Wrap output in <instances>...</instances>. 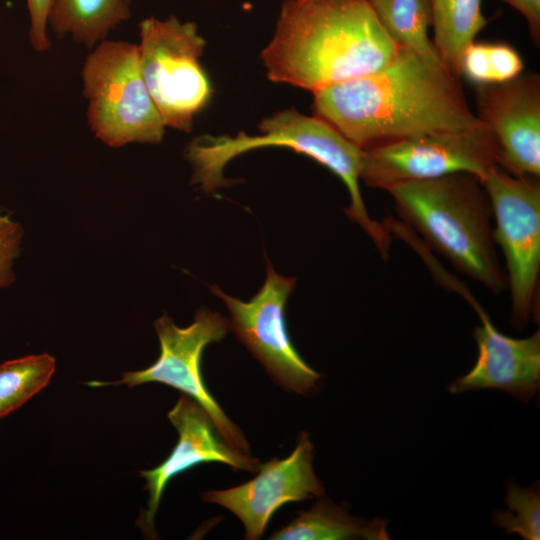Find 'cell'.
<instances>
[{
  "label": "cell",
  "mask_w": 540,
  "mask_h": 540,
  "mask_svg": "<svg viewBox=\"0 0 540 540\" xmlns=\"http://www.w3.org/2000/svg\"><path fill=\"white\" fill-rule=\"evenodd\" d=\"M313 112L365 150L426 134L487 126L441 61L398 48L383 67L313 93Z\"/></svg>",
  "instance_id": "cell-1"
},
{
  "label": "cell",
  "mask_w": 540,
  "mask_h": 540,
  "mask_svg": "<svg viewBox=\"0 0 540 540\" xmlns=\"http://www.w3.org/2000/svg\"><path fill=\"white\" fill-rule=\"evenodd\" d=\"M398 48L369 0H286L261 59L271 81L314 93L377 71Z\"/></svg>",
  "instance_id": "cell-2"
},
{
  "label": "cell",
  "mask_w": 540,
  "mask_h": 540,
  "mask_svg": "<svg viewBox=\"0 0 540 540\" xmlns=\"http://www.w3.org/2000/svg\"><path fill=\"white\" fill-rule=\"evenodd\" d=\"M386 191L406 225L457 270L494 294L508 289L496 254L490 201L477 176L455 173Z\"/></svg>",
  "instance_id": "cell-3"
},
{
  "label": "cell",
  "mask_w": 540,
  "mask_h": 540,
  "mask_svg": "<svg viewBox=\"0 0 540 540\" xmlns=\"http://www.w3.org/2000/svg\"><path fill=\"white\" fill-rule=\"evenodd\" d=\"M259 134L244 132L236 136L201 135L185 149L193 169V183L211 192L227 184L223 171L228 162L251 150L283 146L302 153L337 175L348 190L350 203L344 209L375 245L386 241L384 224L372 219L364 204L359 181L364 150L353 144L334 127L317 116H306L287 109L264 118Z\"/></svg>",
  "instance_id": "cell-4"
},
{
  "label": "cell",
  "mask_w": 540,
  "mask_h": 540,
  "mask_svg": "<svg viewBox=\"0 0 540 540\" xmlns=\"http://www.w3.org/2000/svg\"><path fill=\"white\" fill-rule=\"evenodd\" d=\"M81 78L87 122L98 140L114 148L163 140L166 125L142 77L137 44L100 42L86 56Z\"/></svg>",
  "instance_id": "cell-5"
},
{
  "label": "cell",
  "mask_w": 540,
  "mask_h": 540,
  "mask_svg": "<svg viewBox=\"0 0 540 540\" xmlns=\"http://www.w3.org/2000/svg\"><path fill=\"white\" fill-rule=\"evenodd\" d=\"M139 36L141 74L166 127L191 132L212 95L200 63L206 42L197 25L174 15L149 17L139 23Z\"/></svg>",
  "instance_id": "cell-6"
},
{
  "label": "cell",
  "mask_w": 540,
  "mask_h": 540,
  "mask_svg": "<svg viewBox=\"0 0 540 540\" xmlns=\"http://www.w3.org/2000/svg\"><path fill=\"white\" fill-rule=\"evenodd\" d=\"M495 221L493 239L506 261L511 323L521 330L540 313L539 178L515 176L500 166L480 179Z\"/></svg>",
  "instance_id": "cell-7"
},
{
  "label": "cell",
  "mask_w": 540,
  "mask_h": 540,
  "mask_svg": "<svg viewBox=\"0 0 540 540\" xmlns=\"http://www.w3.org/2000/svg\"><path fill=\"white\" fill-rule=\"evenodd\" d=\"M497 140L488 126L426 134L365 149L360 179L373 188L427 180L455 173L479 179L499 166Z\"/></svg>",
  "instance_id": "cell-8"
},
{
  "label": "cell",
  "mask_w": 540,
  "mask_h": 540,
  "mask_svg": "<svg viewBox=\"0 0 540 540\" xmlns=\"http://www.w3.org/2000/svg\"><path fill=\"white\" fill-rule=\"evenodd\" d=\"M154 326L160 342V355L152 365L126 372L117 381H91L86 384L92 387L122 384L133 387L157 382L171 386L193 399L207 412L228 445L243 454H249V444L244 433L227 417L210 394L201 373L205 347L225 337L229 330L228 320L218 312L200 308L193 322L186 327L177 326L166 314L158 318Z\"/></svg>",
  "instance_id": "cell-9"
},
{
  "label": "cell",
  "mask_w": 540,
  "mask_h": 540,
  "mask_svg": "<svg viewBox=\"0 0 540 540\" xmlns=\"http://www.w3.org/2000/svg\"><path fill=\"white\" fill-rule=\"evenodd\" d=\"M266 279L249 300L230 296L217 286L211 292L226 304L229 329L288 392L306 395L315 390L321 374L311 368L293 345L285 319V305L296 279L277 273L266 263Z\"/></svg>",
  "instance_id": "cell-10"
},
{
  "label": "cell",
  "mask_w": 540,
  "mask_h": 540,
  "mask_svg": "<svg viewBox=\"0 0 540 540\" xmlns=\"http://www.w3.org/2000/svg\"><path fill=\"white\" fill-rule=\"evenodd\" d=\"M313 455L309 434L301 432L289 456L261 463L257 475L250 481L228 489L207 491L202 498L236 515L244 525L245 539L257 540L281 506L324 496V486L313 469Z\"/></svg>",
  "instance_id": "cell-11"
},
{
  "label": "cell",
  "mask_w": 540,
  "mask_h": 540,
  "mask_svg": "<svg viewBox=\"0 0 540 540\" xmlns=\"http://www.w3.org/2000/svg\"><path fill=\"white\" fill-rule=\"evenodd\" d=\"M480 120L495 136L499 166L521 177L540 176V78L520 74L498 84L477 86Z\"/></svg>",
  "instance_id": "cell-12"
},
{
  "label": "cell",
  "mask_w": 540,
  "mask_h": 540,
  "mask_svg": "<svg viewBox=\"0 0 540 540\" xmlns=\"http://www.w3.org/2000/svg\"><path fill=\"white\" fill-rule=\"evenodd\" d=\"M177 429L178 441L168 457L157 467L140 472L145 479L149 499L138 525L150 537L155 536L154 518L168 483L177 475L205 463H222L234 470L256 473L258 458L233 449L220 436L207 412L193 399L182 394L167 414Z\"/></svg>",
  "instance_id": "cell-13"
},
{
  "label": "cell",
  "mask_w": 540,
  "mask_h": 540,
  "mask_svg": "<svg viewBox=\"0 0 540 540\" xmlns=\"http://www.w3.org/2000/svg\"><path fill=\"white\" fill-rule=\"evenodd\" d=\"M481 326L474 329L478 355L473 368L448 386L452 394L494 388L529 402L540 387V331L512 338L496 329L484 309L472 298Z\"/></svg>",
  "instance_id": "cell-14"
},
{
  "label": "cell",
  "mask_w": 540,
  "mask_h": 540,
  "mask_svg": "<svg viewBox=\"0 0 540 540\" xmlns=\"http://www.w3.org/2000/svg\"><path fill=\"white\" fill-rule=\"evenodd\" d=\"M386 521L365 520L348 511L347 504L320 499L308 510L299 511L287 525L275 531L272 540H387Z\"/></svg>",
  "instance_id": "cell-15"
},
{
  "label": "cell",
  "mask_w": 540,
  "mask_h": 540,
  "mask_svg": "<svg viewBox=\"0 0 540 540\" xmlns=\"http://www.w3.org/2000/svg\"><path fill=\"white\" fill-rule=\"evenodd\" d=\"M130 15L131 0H54L48 28L92 49Z\"/></svg>",
  "instance_id": "cell-16"
},
{
  "label": "cell",
  "mask_w": 540,
  "mask_h": 540,
  "mask_svg": "<svg viewBox=\"0 0 540 540\" xmlns=\"http://www.w3.org/2000/svg\"><path fill=\"white\" fill-rule=\"evenodd\" d=\"M433 45L443 65L460 77L463 50L487 24L482 0H430Z\"/></svg>",
  "instance_id": "cell-17"
},
{
  "label": "cell",
  "mask_w": 540,
  "mask_h": 540,
  "mask_svg": "<svg viewBox=\"0 0 540 540\" xmlns=\"http://www.w3.org/2000/svg\"><path fill=\"white\" fill-rule=\"evenodd\" d=\"M369 3L398 47L441 61L428 34L432 24L430 0H369Z\"/></svg>",
  "instance_id": "cell-18"
},
{
  "label": "cell",
  "mask_w": 540,
  "mask_h": 540,
  "mask_svg": "<svg viewBox=\"0 0 540 540\" xmlns=\"http://www.w3.org/2000/svg\"><path fill=\"white\" fill-rule=\"evenodd\" d=\"M55 359L48 353L0 364V418L15 411L50 382Z\"/></svg>",
  "instance_id": "cell-19"
},
{
  "label": "cell",
  "mask_w": 540,
  "mask_h": 540,
  "mask_svg": "<svg viewBox=\"0 0 540 540\" xmlns=\"http://www.w3.org/2000/svg\"><path fill=\"white\" fill-rule=\"evenodd\" d=\"M505 502L507 510H497L492 523L503 528L506 534L517 533L526 540L540 539L539 482L531 487H521L513 481L507 483Z\"/></svg>",
  "instance_id": "cell-20"
},
{
  "label": "cell",
  "mask_w": 540,
  "mask_h": 540,
  "mask_svg": "<svg viewBox=\"0 0 540 540\" xmlns=\"http://www.w3.org/2000/svg\"><path fill=\"white\" fill-rule=\"evenodd\" d=\"M22 236L20 223L0 207V289L15 279L13 264L20 254Z\"/></svg>",
  "instance_id": "cell-21"
},
{
  "label": "cell",
  "mask_w": 540,
  "mask_h": 540,
  "mask_svg": "<svg viewBox=\"0 0 540 540\" xmlns=\"http://www.w3.org/2000/svg\"><path fill=\"white\" fill-rule=\"evenodd\" d=\"M487 68L490 84L510 81L524 69V63L511 45L500 42H487Z\"/></svg>",
  "instance_id": "cell-22"
},
{
  "label": "cell",
  "mask_w": 540,
  "mask_h": 540,
  "mask_svg": "<svg viewBox=\"0 0 540 540\" xmlns=\"http://www.w3.org/2000/svg\"><path fill=\"white\" fill-rule=\"evenodd\" d=\"M29 15L28 37L32 48L39 53L51 47L48 35L49 14L54 0H25Z\"/></svg>",
  "instance_id": "cell-23"
},
{
  "label": "cell",
  "mask_w": 540,
  "mask_h": 540,
  "mask_svg": "<svg viewBox=\"0 0 540 540\" xmlns=\"http://www.w3.org/2000/svg\"><path fill=\"white\" fill-rule=\"evenodd\" d=\"M519 13L528 24L530 35L537 45L540 41V0H502Z\"/></svg>",
  "instance_id": "cell-24"
}]
</instances>
